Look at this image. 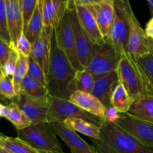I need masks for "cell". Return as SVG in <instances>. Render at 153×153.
Listing matches in <instances>:
<instances>
[{
  "label": "cell",
  "instance_id": "29",
  "mask_svg": "<svg viewBox=\"0 0 153 153\" xmlns=\"http://www.w3.org/2000/svg\"><path fill=\"white\" fill-rule=\"evenodd\" d=\"M28 57L24 56L19 52V58L15 67L14 73L12 76L14 88L16 96L20 93V84L26 75L28 73Z\"/></svg>",
  "mask_w": 153,
  "mask_h": 153
},
{
  "label": "cell",
  "instance_id": "38",
  "mask_svg": "<svg viewBox=\"0 0 153 153\" xmlns=\"http://www.w3.org/2000/svg\"><path fill=\"white\" fill-rule=\"evenodd\" d=\"M120 114L113 107H110L106 108V113H105V120L110 123H116L119 119Z\"/></svg>",
  "mask_w": 153,
  "mask_h": 153
},
{
  "label": "cell",
  "instance_id": "24",
  "mask_svg": "<svg viewBox=\"0 0 153 153\" xmlns=\"http://www.w3.org/2000/svg\"><path fill=\"white\" fill-rule=\"evenodd\" d=\"M63 123L74 131H78L89 137L92 140H98L100 137V126L81 119H67Z\"/></svg>",
  "mask_w": 153,
  "mask_h": 153
},
{
  "label": "cell",
  "instance_id": "15",
  "mask_svg": "<svg viewBox=\"0 0 153 153\" xmlns=\"http://www.w3.org/2000/svg\"><path fill=\"white\" fill-rule=\"evenodd\" d=\"M91 11L95 19L104 39L107 38L115 15L114 1L102 0L94 4L84 5Z\"/></svg>",
  "mask_w": 153,
  "mask_h": 153
},
{
  "label": "cell",
  "instance_id": "9",
  "mask_svg": "<svg viewBox=\"0 0 153 153\" xmlns=\"http://www.w3.org/2000/svg\"><path fill=\"white\" fill-rule=\"evenodd\" d=\"M55 32L58 46L68 57L73 67L76 70H82L76 56L71 13L69 7L58 26L55 29Z\"/></svg>",
  "mask_w": 153,
  "mask_h": 153
},
{
  "label": "cell",
  "instance_id": "37",
  "mask_svg": "<svg viewBox=\"0 0 153 153\" xmlns=\"http://www.w3.org/2000/svg\"><path fill=\"white\" fill-rule=\"evenodd\" d=\"M12 46L0 37V68L8 60Z\"/></svg>",
  "mask_w": 153,
  "mask_h": 153
},
{
  "label": "cell",
  "instance_id": "42",
  "mask_svg": "<svg viewBox=\"0 0 153 153\" xmlns=\"http://www.w3.org/2000/svg\"><path fill=\"white\" fill-rule=\"evenodd\" d=\"M8 113V105L5 106L4 105L2 109V117H6Z\"/></svg>",
  "mask_w": 153,
  "mask_h": 153
},
{
  "label": "cell",
  "instance_id": "33",
  "mask_svg": "<svg viewBox=\"0 0 153 153\" xmlns=\"http://www.w3.org/2000/svg\"><path fill=\"white\" fill-rule=\"evenodd\" d=\"M18 58H19V52L16 50V47L12 46L8 58L6 61V62L4 63V65L0 68V71L2 73L4 76H8V77H12L13 76L15 67H16V63H17L18 61Z\"/></svg>",
  "mask_w": 153,
  "mask_h": 153
},
{
  "label": "cell",
  "instance_id": "8",
  "mask_svg": "<svg viewBox=\"0 0 153 153\" xmlns=\"http://www.w3.org/2000/svg\"><path fill=\"white\" fill-rule=\"evenodd\" d=\"M69 8L71 13L76 56L82 68L84 69L94 56L100 45L94 44L92 43L86 33L84 31L78 19L75 6L69 4Z\"/></svg>",
  "mask_w": 153,
  "mask_h": 153
},
{
  "label": "cell",
  "instance_id": "2",
  "mask_svg": "<svg viewBox=\"0 0 153 153\" xmlns=\"http://www.w3.org/2000/svg\"><path fill=\"white\" fill-rule=\"evenodd\" d=\"M98 153H153V146L136 139L116 123L104 120L98 140H92Z\"/></svg>",
  "mask_w": 153,
  "mask_h": 153
},
{
  "label": "cell",
  "instance_id": "13",
  "mask_svg": "<svg viewBox=\"0 0 153 153\" xmlns=\"http://www.w3.org/2000/svg\"><path fill=\"white\" fill-rule=\"evenodd\" d=\"M54 29L44 26L35 41L32 44L30 57L32 58L43 70L46 76L51 52V42Z\"/></svg>",
  "mask_w": 153,
  "mask_h": 153
},
{
  "label": "cell",
  "instance_id": "40",
  "mask_svg": "<svg viewBox=\"0 0 153 153\" xmlns=\"http://www.w3.org/2000/svg\"><path fill=\"white\" fill-rule=\"evenodd\" d=\"M102 0H70V5L77 6V5H88V4H94V3L98 2Z\"/></svg>",
  "mask_w": 153,
  "mask_h": 153
},
{
  "label": "cell",
  "instance_id": "10",
  "mask_svg": "<svg viewBox=\"0 0 153 153\" xmlns=\"http://www.w3.org/2000/svg\"><path fill=\"white\" fill-rule=\"evenodd\" d=\"M116 123L141 142L153 146V123L126 113L120 115Z\"/></svg>",
  "mask_w": 153,
  "mask_h": 153
},
{
  "label": "cell",
  "instance_id": "3",
  "mask_svg": "<svg viewBox=\"0 0 153 153\" xmlns=\"http://www.w3.org/2000/svg\"><path fill=\"white\" fill-rule=\"evenodd\" d=\"M19 138L38 151L64 153L56 137L52 124L48 122L32 123L23 129L17 130Z\"/></svg>",
  "mask_w": 153,
  "mask_h": 153
},
{
  "label": "cell",
  "instance_id": "35",
  "mask_svg": "<svg viewBox=\"0 0 153 153\" xmlns=\"http://www.w3.org/2000/svg\"><path fill=\"white\" fill-rule=\"evenodd\" d=\"M0 37L10 44L6 16L5 0H0Z\"/></svg>",
  "mask_w": 153,
  "mask_h": 153
},
{
  "label": "cell",
  "instance_id": "14",
  "mask_svg": "<svg viewBox=\"0 0 153 153\" xmlns=\"http://www.w3.org/2000/svg\"><path fill=\"white\" fill-rule=\"evenodd\" d=\"M51 124L56 135L68 146L71 153H98L94 146L86 143L76 131L69 128L63 123L53 122Z\"/></svg>",
  "mask_w": 153,
  "mask_h": 153
},
{
  "label": "cell",
  "instance_id": "43",
  "mask_svg": "<svg viewBox=\"0 0 153 153\" xmlns=\"http://www.w3.org/2000/svg\"><path fill=\"white\" fill-rule=\"evenodd\" d=\"M148 47H149L150 53L153 55V40H152V39H148Z\"/></svg>",
  "mask_w": 153,
  "mask_h": 153
},
{
  "label": "cell",
  "instance_id": "49",
  "mask_svg": "<svg viewBox=\"0 0 153 153\" xmlns=\"http://www.w3.org/2000/svg\"><path fill=\"white\" fill-rule=\"evenodd\" d=\"M15 1H19V0H15Z\"/></svg>",
  "mask_w": 153,
  "mask_h": 153
},
{
  "label": "cell",
  "instance_id": "12",
  "mask_svg": "<svg viewBox=\"0 0 153 153\" xmlns=\"http://www.w3.org/2000/svg\"><path fill=\"white\" fill-rule=\"evenodd\" d=\"M127 51L135 58L150 53L148 38L146 37L144 29L138 22L134 12L130 13L129 19Z\"/></svg>",
  "mask_w": 153,
  "mask_h": 153
},
{
  "label": "cell",
  "instance_id": "47",
  "mask_svg": "<svg viewBox=\"0 0 153 153\" xmlns=\"http://www.w3.org/2000/svg\"><path fill=\"white\" fill-rule=\"evenodd\" d=\"M110 1H117V0H110ZM120 1H123V0H120Z\"/></svg>",
  "mask_w": 153,
  "mask_h": 153
},
{
  "label": "cell",
  "instance_id": "7",
  "mask_svg": "<svg viewBox=\"0 0 153 153\" xmlns=\"http://www.w3.org/2000/svg\"><path fill=\"white\" fill-rule=\"evenodd\" d=\"M121 55L113 46L104 40L84 69L95 79L116 70Z\"/></svg>",
  "mask_w": 153,
  "mask_h": 153
},
{
  "label": "cell",
  "instance_id": "26",
  "mask_svg": "<svg viewBox=\"0 0 153 153\" xmlns=\"http://www.w3.org/2000/svg\"><path fill=\"white\" fill-rule=\"evenodd\" d=\"M43 27L44 23L41 4H40V0H39L35 9H34V13L28 22L26 29L23 33L32 44L38 38L40 33L41 32Z\"/></svg>",
  "mask_w": 153,
  "mask_h": 153
},
{
  "label": "cell",
  "instance_id": "46",
  "mask_svg": "<svg viewBox=\"0 0 153 153\" xmlns=\"http://www.w3.org/2000/svg\"><path fill=\"white\" fill-rule=\"evenodd\" d=\"M39 153H53L52 152H48V151H38Z\"/></svg>",
  "mask_w": 153,
  "mask_h": 153
},
{
  "label": "cell",
  "instance_id": "34",
  "mask_svg": "<svg viewBox=\"0 0 153 153\" xmlns=\"http://www.w3.org/2000/svg\"><path fill=\"white\" fill-rule=\"evenodd\" d=\"M28 74L37 81L39 84L46 87V76L41 67L31 57H28Z\"/></svg>",
  "mask_w": 153,
  "mask_h": 153
},
{
  "label": "cell",
  "instance_id": "30",
  "mask_svg": "<svg viewBox=\"0 0 153 153\" xmlns=\"http://www.w3.org/2000/svg\"><path fill=\"white\" fill-rule=\"evenodd\" d=\"M74 82L76 91L92 94L94 87V79L92 75L85 69L76 70Z\"/></svg>",
  "mask_w": 153,
  "mask_h": 153
},
{
  "label": "cell",
  "instance_id": "11",
  "mask_svg": "<svg viewBox=\"0 0 153 153\" xmlns=\"http://www.w3.org/2000/svg\"><path fill=\"white\" fill-rule=\"evenodd\" d=\"M14 102L32 123L47 122L48 105L46 99L34 98L20 93L14 99Z\"/></svg>",
  "mask_w": 153,
  "mask_h": 153
},
{
  "label": "cell",
  "instance_id": "27",
  "mask_svg": "<svg viewBox=\"0 0 153 153\" xmlns=\"http://www.w3.org/2000/svg\"><path fill=\"white\" fill-rule=\"evenodd\" d=\"M20 93L38 99H46L48 96L46 87L39 84L28 73L20 84Z\"/></svg>",
  "mask_w": 153,
  "mask_h": 153
},
{
  "label": "cell",
  "instance_id": "16",
  "mask_svg": "<svg viewBox=\"0 0 153 153\" xmlns=\"http://www.w3.org/2000/svg\"><path fill=\"white\" fill-rule=\"evenodd\" d=\"M44 26L56 29L69 7L70 0H40Z\"/></svg>",
  "mask_w": 153,
  "mask_h": 153
},
{
  "label": "cell",
  "instance_id": "28",
  "mask_svg": "<svg viewBox=\"0 0 153 153\" xmlns=\"http://www.w3.org/2000/svg\"><path fill=\"white\" fill-rule=\"evenodd\" d=\"M8 108V113L5 118L16 127V130L23 129L32 123L15 102H11Z\"/></svg>",
  "mask_w": 153,
  "mask_h": 153
},
{
  "label": "cell",
  "instance_id": "5",
  "mask_svg": "<svg viewBox=\"0 0 153 153\" xmlns=\"http://www.w3.org/2000/svg\"><path fill=\"white\" fill-rule=\"evenodd\" d=\"M46 121L50 123L62 122L67 119H81L100 126L104 120L80 108L68 100L47 96Z\"/></svg>",
  "mask_w": 153,
  "mask_h": 153
},
{
  "label": "cell",
  "instance_id": "4",
  "mask_svg": "<svg viewBox=\"0 0 153 153\" xmlns=\"http://www.w3.org/2000/svg\"><path fill=\"white\" fill-rule=\"evenodd\" d=\"M115 15L109 35L104 40L109 42L120 54L126 53L129 32V19L133 12L129 0L114 1Z\"/></svg>",
  "mask_w": 153,
  "mask_h": 153
},
{
  "label": "cell",
  "instance_id": "36",
  "mask_svg": "<svg viewBox=\"0 0 153 153\" xmlns=\"http://www.w3.org/2000/svg\"><path fill=\"white\" fill-rule=\"evenodd\" d=\"M15 47H16V50L20 53L23 55L24 56H30V54L32 52V43H30L29 40L27 39V37H26L24 34H21L20 37L18 38Z\"/></svg>",
  "mask_w": 153,
  "mask_h": 153
},
{
  "label": "cell",
  "instance_id": "44",
  "mask_svg": "<svg viewBox=\"0 0 153 153\" xmlns=\"http://www.w3.org/2000/svg\"><path fill=\"white\" fill-rule=\"evenodd\" d=\"M0 153H10V152H8V151H6L5 149H4L3 148L0 147Z\"/></svg>",
  "mask_w": 153,
  "mask_h": 153
},
{
  "label": "cell",
  "instance_id": "25",
  "mask_svg": "<svg viewBox=\"0 0 153 153\" xmlns=\"http://www.w3.org/2000/svg\"><path fill=\"white\" fill-rule=\"evenodd\" d=\"M0 147L10 153H39L19 137H10L0 133Z\"/></svg>",
  "mask_w": 153,
  "mask_h": 153
},
{
  "label": "cell",
  "instance_id": "18",
  "mask_svg": "<svg viewBox=\"0 0 153 153\" xmlns=\"http://www.w3.org/2000/svg\"><path fill=\"white\" fill-rule=\"evenodd\" d=\"M119 83L116 70L94 79L92 94L97 97L106 108L110 107V97L114 88Z\"/></svg>",
  "mask_w": 153,
  "mask_h": 153
},
{
  "label": "cell",
  "instance_id": "6",
  "mask_svg": "<svg viewBox=\"0 0 153 153\" xmlns=\"http://www.w3.org/2000/svg\"><path fill=\"white\" fill-rule=\"evenodd\" d=\"M118 82L134 100L145 95L140 71L136 58L128 52L121 55L116 68Z\"/></svg>",
  "mask_w": 153,
  "mask_h": 153
},
{
  "label": "cell",
  "instance_id": "17",
  "mask_svg": "<svg viewBox=\"0 0 153 153\" xmlns=\"http://www.w3.org/2000/svg\"><path fill=\"white\" fill-rule=\"evenodd\" d=\"M6 16L8 28L10 45L15 47L18 38L23 34L22 16L19 1L15 0H5Z\"/></svg>",
  "mask_w": 153,
  "mask_h": 153
},
{
  "label": "cell",
  "instance_id": "1",
  "mask_svg": "<svg viewBox=\"0 0 153 153\" xmlns=\"http://www.w3.org/2000/svg\"><path fill=\"white\" fill-rule=\"evenodd\" d=\"M76 70L59 47L55 30L52 33L49 67L46 76L48 94L51 97L68 100L76 91L75 74Z\"/></svg>",
  "mask_w": 153,
  "mask_h": 153
},
{
  "label": "cell",
  "instance_id": "39",
  "mask_svg": "<svg viewBox=\"0 0 153 153\" xmlns=\"http://www.w3.org/2000/svg\"><path fill=\"white\" fill-rule=\"evenodd\" d=\"M144 32H145L146 37L147 38L153 40V16L147 22L145 28H144Z\"/></svg>",
  "mask_w": 153,
  "mask_h": 153
},
{
  "label": "cell",
  "instance_id": "48",
  "mask_svg": "<svg viewBox=\"0 0 153 153\" xmlns=\"http://www.w3.org/2000/svg\"><path fill=\"white\" fill-rule=\"evenodd\" d=\"M2 99V96H1V94H0V100H1Z\"/></svg>",
  "mask_w": 153,
  "mask_h": 153
},
{
  "label": "cell",
  "instance_id": "41",
  "mask_svg": "<svg viewBox=\"0 0 153 153\" xmlns=\"http://www.w3.org/2000/svg\"><path fill=\"white\" fill-rule=\"evenodd\" d=\"M146 1L148 2V7H149V10H150V14L151 16H153V0H146Z\"/></svg>",
  "mask_w": 153,
  "mask_h": 153
},
{
  "label": "cell",
  "instance_id": "20",
  "mask_svg": "<svg viewBox=\"0 0 153 153\" xmlns=\"http://www.w3.org/2000/svg\"><path fill=\"white\" fill-rule=\"evenodd\" d=\"M75 8L80 23L92 42L98 45H101L104 43V39L91 11L84 5L75 6Z\"/></svg>",
  "mask_w": 153,
  "mask_h": 153
},
{
  "label": "cell",
  "instance_id": "19",
  "mask_svg": "<svg viewBox=\"0 0 153 153\" xmlns=\"http://www.w3.org/2000/svg\"><path fill=\"white\" fill-rule=\"evenodd\" d=\"M69 101L82 110L101 119L105 118L106 107L92 94L76 91L70 95Z\"/></svg>",
  "mask_w": 153,
  "mask_h": 153
},
{
  "label": "cell",
  "instance_id": "45",
  "mask_svg": "<svg viewBox=\"0 0 153 153\" xmlns=\"http://www.w3.org/2000/svg\"><path fill=\"white\" fill-rule=\"evenodd\" d=\"M3 107H4V105H3L2 103H0V117H1V116H2V111Z\"/></svg>",
  "mask_w": 153,
  "mask_h": 153
},
{
  "label": "cell",
  "instance_id": "22",
  "mask_svg": "<svg viewBox=\"0 0 153 153\" xmlns=\"http://www.w3.org/2000/svg\"><path fill=\"white\" fill-rule=\"evenodd\" d=\"M128 114L153 123V97L143 95L134 100L129 109Z\"/></svg>",
  "mask_w": 153,
  "mask_h": 153
},
{
  "label": "cell",
  "instance_id": "23",
  "mask_svg": "<svg viewBox=\"0 0 153 153\" xmlns=\"http://www.w3.org/2000/svg\"><path fill=\"white\" fill-rule=\"evenodd\" d=\"M134 100L130 97L128 93L121 83L114 88L110 97V105L119 114L128 113L129 109Z\"/></svg>",
  "mask_w": 153,
  "mask_h": 153
},
{
  "label": "cell",
  "instance_id": "32",
  "mask_svg": "<svg viewBox=\"0 0 153 153\" xmlns=\"http://www.w3.org/2000/svg\"><path fill=\"white\" fill-rule=\"evenodd\" d=\"M0 94L2 98L14 100L16 97L14 88L12 77L4 76L0 71Z\"/></svg>",
  "mask_w": 153,
  "mask_h": 153
},
{
  "label": "cell",
  "instance_id": "21",
  "mask_svg": "<svg viewBox=\"0 0 153 153\" xmlns=\"http://www.w3.org/2000/svg\"><path fill=\"white\" fill-rule=\"evenodd\" d=\"M136 60L140 71L145 95L153 97V55L148 53Z\"/></svg>",
  "mask_w": 153,
  "mask_h": 153
},
{
  "label": "cell",
  "instance_id": "31",
  "mask_svg": "<svg viewBox=\"0 0 153 153\" xmlns=\"http://www.w3.org/2000/svg\"><path fill=\"white\" fill-rule=\"evenodd\" d=\"M39 0H19L20 7L22 16V23H23V33L26 29L28 22L32 16L36 6Z\"/></svg>",
  "mask_w": 153,
  "mask_h": 153
}]
</instances>
